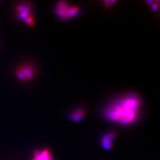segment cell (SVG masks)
<instances>
[{"mask_svg":"<svg viewBox=\"0 0 160 160\" xmlns=\"http://www.w3.org/2000/svg\"><path fill=\"white\" fill-rule=\"evenodd\" d=\"M16 74L19 80L22 81H29L34 78L35 71L32 66L24 65L18 68Z\"/></svg>","mask_w":160,"mask_h":160,"instance_id":"cell-4","label":"cell"},{"mask_svg":"<svg viewBox=\"0 0 160 160\" xmlns=\"http://www.w3.org/2000/svg\"><path fill=\"white\" fill-rule=\"evenodd\" d=\"M142 109L139 96L130 93L110 103L103 111L104 117L109 122L120 125L132 124L138 119Z\"/></svg>","mask_w":160,"mask_h":160,"instance_id":"cell-1","label":"cell"},{"mask_svg":"<svg viewBox=\"0 0 160 160\" xmlns=\"http://www.w3.org/2000/svg\"><path fill=\"white\" fill-rule=\"evenodd\" d=\"M117 137L115 132H110L105 134L101 139L102 147L107 150H109L113 147V142Z\"/></svg>","mask_w":160,"mask_h":160,"instance_id":"cell-5","label":"cell"},{"mask_svg":"<svg viewBox=\"0 0 160 160\" xmlns=\"http://www.w3.org/2000/svg\"><path fill=\"white\" fill-rule=\"evenodd\" d=\"M80 9L75 6H71L65 1H59L55 7L56 15L63 20L71 19L80 13Z\"/></svg>","mask_w":160,"mask_h":160,"instance_id":"cell-2","label":"cell"},{"mask_svg":"<svg viewBox=\"0 0 160 160\" xmlns=\"http://www.w3.org/2000/svg\"><path fill=\"white\" fill-rule=\"evenodd\" d=\"M16 10L19 19L24 21L29 26H33L35 24L31 8L29 5L25 4L18 5Z\"/></svg>","mask_w":160,"mask_h":160,"instance_id":"cell-3","label":"cell"},{"mask_svg":"<svg viewBox=\"0 0 160 160\" xmlns=\"http://www.w3.org/2000/svg\"><path fill=\"white\" fill-rule=\"evenodd\" d=\"M31 160H54L50 151L48 149L37 150L33 154Z\"/></svg>","mask_w":160,"mask_h":160,"instance_id":"cell-6","label":"cell"},{"mask_svg":"<svg viewBox=\"0 0 160 160\" xmlns=\"http://www.w3.org/2000/svg\"><path fill=\"white\" fill-rule=\"evenodd\" d=\"M85 115V110L82 109H78L73 111L71 113L70 119L75 122H78L84 119Z\"/></svg>","mask_w":160,"mask_h":160,"instance_id":"cell-7","label":"cell"}]
</instances>
